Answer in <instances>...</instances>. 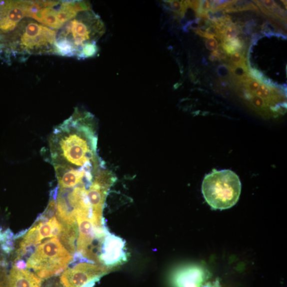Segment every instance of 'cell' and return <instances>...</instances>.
Returning a JSON list of instances; mask_svg holds the SVG:
<instances>
[{
    "mask_svg": "<svg viewBox=\"0 0 287 287\" xmlns=\"http://www.w3.org/2000/svg\"><path fill=\"white\" fill-rule=\"evenodd\" d=\"M57 30L34 19L25 18L15 29L3 36L0 43V56L9 62L11 57L22 61L31 55L55 54Z\"/></svg>",
    "mask_w": 287,
    "mask_h": 287,
    "instance_id": "obj_1",
    "label": "cell"
},
{
    "mask_svg": "<svg viewBox=\"0 0 287 287\" xmlns=\"http://www.w3.org/2000/svg\"><path fill=\"white\" fill-rule=\"evenodd\" d=\"M104 32L103 22L92 10L80 12L57 31L55 54L77 58L84 45L96 43Z\"/></svg>",
    "mask_w": 287,
    "mask_h": 287,
    "instance_id": "obj_2",
    "label": "cell"
},
{
    "mask_svg": "<svg viewBox=\"0 0 287 287\" xmlns=\"http://www.w3.org/2000/svg\"><path fill=\"white\" fill-rule=\"evenodd\" d=\"M242 184L234 171L213 170L204 177L202 185L204 198L213 210L233 207L240 199Z\"/></svg>",
    "mask_w": 287,
    "mask_h": 287,
    "instance_id": "obj_3",
    "label": "cell"
},
{
    "mask_svg": "<svg viewBox=\"0 0 287 287\" xmlns=\"http://www.w3.org/2000/svg\"><path fill=\"white\" fill-rule=\"evenodd\" d=\"M43 242L38 246L26 265L38 277L46 280L61 274L70 264L73 257L57 238Z\"/></svg>",
    "mask_w": 287,
    "mask_h": 287,
    "instance_id": "obj_4",
    "label": "cell"
},
{
    "mask_svg": "<svg viewBox=\"0 0 287 287\" xmlns=\"http://www.w3.org/2000/svg\"><path fill=\"white\" fill-rule=\"evenodd\" d=\"M86 9L84 1H30L27 18L56 30Z\"/></svg>",
    "mask_w": 287,
    "mask_h": 287,
    "instance_id": "obj_5",
    "label": "cell"
},
{
    "mask_svg": "<svg viewBox=\"0 0 287 287\" xmlns=\"http://www.w3.org/2000/svg\"><path fill=\"white\" fill-rule=\"evenodd\" d=\"M64 229V224L57 218L56 213L50 219L39 217L19 243L15 261L25 255L29 249L35 247L42 241L60 237Z\"/></svg>",
    "mask_w": 287,
    "mask_h": 287,
    "instance_id": "obj_6",
    "label": "cell"
},
{
    "mask_svg": "<svg viewBox=\"0 0 287 287\" xmlns=\"http://www.w3.org/2000/svg\"><path fill=\"white\" fill-rule=\"evenodd\" d=\"M110 271L111 269L102 265L83 262L65 270L60 280L64 287H84Z\"/></svg>",
    "mask_w": 287,
    "mask_h": 287,
    "instance_id": "obj_7",
    "label": "cell"
},
{
    "mask_svg": "<svg viewBox=\"0 0 287 287\" xmlns=\"http://www.w3.org/2000/svg\"><path fill=\"white\" fill-rule=\"evenodd\" d=\"M30 1H0V35L13 31L27 18Z\"/></svg>",
    "mask_w": 287,
    "mask_h": 287,
    "instance_id": "obj_8",
    "label": "cell"
},
{
    "mask_svg": "<svg viewBox=\"0 0 287 287\" xmlns=\"http://www.w3.org/2000/svg\"><path fill=\"white\" fill-rule=\"evenodd\" d=\"M124 248L125 243L122 239L108 232L102 244L101 264L111 269L124 263L127 259Z\"/></svg>",
    "mask_w": 287,
    "mask_h": 287,
    "instance_id": "obj_9",
    "label": "cell"
},
{
    "mask_svg": "<svg viewBox=\"0 0 287 287\" xmlns=\"http://www.w3.org/2000/svg\"><path fill=\"white\" fill-rule=\"evenodd\" d=\"M208 278V273L196 266L180 268L172 276L173 287H204Z\"/></svg>",
    "mask_w": 287,
    "mask_h": 287,
    "instance_id": "obj_10",
    "label": "cell"
},
{
    "mask_svg": "<svg viewBox=\"0 0 287 287\" xmlns=\"http://www.w3.org/2000/svg\"><path fill=\"white\" fill-rule=\"evenodd\" d=\"M9 285L12 287H42V279L25 269H20L13 266L10 270Z\"/></svg>",
    "mask_w": 287,
    "mask_h": 287,
    "instance_id": "obj_11",
    "label": "cell"
},
{
    "mask_svg": "<svg viewBox=\"0 0 287 287\" xmlns=\"http://www.w3.org/2000/svg\"><path fill=\"white\" fill-rule=\"evenodd\" d=\"M98 51V47L96 42L90 43L86 44L82 48L77 59L83 60L89 57L96 56Z\"/></svg>",
    "mask_w": 287,
    "mask_h": 287,
    "instance_id": "obj_12",
    "label": "cell"
},
{
    "mask_svg": "<svg viewBox=\"0 0 287 287\" xmlns=\"http://www.w3.org/2000/svg\"><path fill=\"white\" fill-rule=\"evenodd\" d=\"M166 3L169 4L171 10L180 17H184L187 11L188 6L186 1H168Z\"/></svg>",
    "mask_w": 287,
    "mask_h": 287,
    "instance_id": "obj_13",
    "label": "cell"
},
{
    "mask_svg": "<svg viewBox=\"0 0 287 287\" xmlns=\"http://www.w3.org/2000/svg\"><path fill=\"white\" fill-rule=\"evenodd\" d=\"M239 34V28L233 23L231 26L227 27L224 31L223 43H226L236 38Z\"/></svg>",
    "mask_w": 287,
    "mask_h": 287,
    "instance_id": "obj_14",
    "label": "cell"
},
{
    "mask_svg": "<svg viewBox=\"0 0 287 287\" xmlns=\"http://www.w3.org/2000/svg\"><path fill=\"white\" fill-rule=\"evenodd\" d=\"M229 61L235 66H248L247 59L241 52H236L231 54Z\"/></svg>",
    "mask_w": 287,
    "mask_h": 287,
    "instance_id": "obj_15",
    "label": "cell"
},
{
    "mask_svg": "<svg viewBox=\"0 0 287 287\" xmlns=\"http://www.w3.org/2000/svg\"><path fill=\"white\" fill-rule=\"evenodd\" d=\"M261 84L262 83H261L260 81L253 79L248 82V83L244 84L243 86L245 87L246 89L248 90L250 93L252 94L257 91Z\"/></svg>",
    "mask_w": 287,
    "mask_h": 287,
    "instance_id": "obj_16",
    "label": "cell"
},
{
    "mask_svg": "<svg viewBox=\"0 0 287 287\" xmlns=\"http://www.w3.org/2000/svg\"><path fill=\"white\" fill-rule=\"evenodd\" d=\"M213 37H216L219 39L220 35L215 24H212L204 31L203 37L210 38Z\"/></svg>",
    "mask_w": 287,
    "mask_h": 287,
    "instance_id": "obj_17",
    "label": "cell"
},
{
    "mask_svg": "<svg viewBox=\"0 0 287 287\" xmlns=\"http://www.w3.org/2000/svg\"><path fill=\"white\" fill-rule=\"evenodd\" d=\"M249 73L253 79L260 81L261 83L266 77L263 72L255 68H250Z\"/></svg>",
    "mask_w": 287,
    "mask_h": 287,
    "instance_id": "obj_18",
    "label": "cell"
},
{
    "mask_svg": "<svg viewBox=\"0 0 287 287\" xmlns=\"http://www.w3.org/2000/svg\"><path fill=\"white\" fill-rule=\"evenodd\" d=\"M218 41L215 38H208L206 42V46L208 50L215 51L218 48Z\"/></svg>",
    "mask_w": 287,
    "mask_h": 287,
    "instance_id": "obj_19",
    "label": "cell"
},
{
    "mask_svg": "<svg viewBox=\"0 0 287 287\" xmlns=\"http://www.w3.org/2000/svg\"><path fill=\"white\" fill-rule=\"evenodd\" d=\"M42 287H64L62 283L60 282V278L59 280H57V279H54L50 281H47L45 285L42 286Z\"/></svg>",
    "mask_w": 287,
    "mask_h": 287,
    "instance_id": "obj_20",
    "label": "cell"
},
{
    "mask_svg": "<svg viewBox=\"0 0 287 287\" xmlns=\"http://www.w3.org/2000/svg\"><path fill=\"white\" fill-rule=\"evenodd\" d=\"M188 7H190L196 13L198 12L201 1H186Z\"/></svg>",
    "mask_w": 287,
    "mask_h": 287,
    "instance_id": "obj_21",
    "label": "cell"
},
{
    "mask_svg": "<svg viewBox=\"0 0 287 287\" xmlns=\"http://www.w3.org/2000/svg\"><path fill=\"white\" fill-rule=\"evenodd\" d=\"M262 5H263L266 9L269 10L272 9L277 4L274 1L272 0H265V1H260Z\"/></svg>",
    "mask_w": 287,
    "mask_h": 287,
    "instance_id": "obj_22",
    "label": "cell"
},
{
    "mask_svg": "<svg viewBox=\"0 0 287 287\" xmlns=\"http://www.w3.org/2000/svg\"><path fill=\"white\" fill-rule=\"evenodd\" d=\"M218 73L220 76L224 77L231 75L227 65H221L218 69Z\"/></svg>",
    "mask_w": 287,
    "mask_h": 287,
    "instance_id": "obj_23",
    "label": "cell"
},
{
    "mask_svg": "<svg viewBox=\"0 0 287 287\" xmlns=\"http://www.w3.org/2000/svg\"><path fill=\"white\" fill-rule=\"evenodd\" d=\"M209 59L210 60H211L213 62L215 61L216 60H218V59L217 58V57L212 54H211V55L209 57Z\"/></svg>",
    "mask_w": 287,
    "mask_h": 287,
    "instance_id": "obj_24",
    "label": "cell"
},
{
    "mask_svg": "<svg viewBox=\"0 0 287 287\" xmlns=\"http://www.w3.org/2000/svg\"><path fill=\"white\" fill-rule=\"evenodd\" d=\"M282 2H283V3L285 4V5H286V9H287V1H282Z\"/></svg>",
    "mask_w": 287,
    "mask_h": 287,
    "instance_id": "obj_25",
    "label": "cell"
},
{
    "mask_svg": "<svg viewBox=\"0 0 287 287\" xmlns=\"http://www.w3.org/2000/svg\"><path fill=\"white\" fill-rule=\"evenodd\" d=\"M9 287H11V286H10L9 285Z\"/></svg>",
    "mask_w": 287,
    "mask_h": 287,
    "instance_id": "obj_26",
    "label": "cell"
}]
</instances>
